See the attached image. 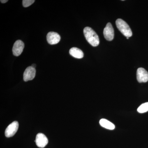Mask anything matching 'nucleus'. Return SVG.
Wrapping results in <instances>:
<instances>
[{"label": "nucleus", "instance_id": "13", "mask_svg": "<svg viewBox=\"0 0 148 148\" xmlns=\"http://www.w3.org/2000/svg\"><path fill=\"white\" fill-rule=\"evenodd\" d=\"M34 0H23L22 1V4L24 7H28L34 3Z\"/></svg>", "mask_w": 148, "mask_h": 148}, {"label": "nucleus", "instance_id": "6", "mask_svg": "<svg viewBox=\"0 0 148 148\" xmlns=\"http://www.w3.org/2000/svg\"><path fill=\"white\" fill-rule=\"evenodd\" d=\"M47 42L49 44H56L58 43L61 40V36L58 33L54 32H50L48 33L47 36Z\"/></svg>", "mask_w": 148, "mask_h": 148}, {"label": "nucleus", "instance_id": "15", "mask_svg": "<svg viewBox=\"0 0 148 148\" xmlns=\"http://www.w3.org/2000/svg\"><path fill=\"white\" fill-rule=\"evenodd\" d=\"M32 67H33V68H35H35H36V64H34L32 65Z\"/></svg>", "mask_w": 148, "mask_h": 148}, {"label": "nucleus", "instance_id": "14", "mask_svg": "<svg viewBox=\"0 0 148 148\" xmlns=\"http://www.w3.org/2000/svg\"><path fill=\"white\" fill-rule=\"evenodd\" d=\"M8 1V0H1V3H3L7 2Z\"/></svg>", "mask_w": 148, "mask_h": 148}, {"label": "nucleus", "instance_id": "4", "mask_svg": "<svg viewBox=\"0 0 148 148\" xmlns=\"http://www.w3.org/2000/svg\"><path fill=\"white\" fill-rule=\"evenodd\" d=\"M103 34L105 38L107 40H112L114 38V30L112 26L110 23H108L106 25L103 31Z\"/></svg>", "mask_w": 148, "mask_h": 148}, {"label": "nucleus", "instance_id": "3", "mask_svg": "<svg viewBox=\"0 0 148 148\" xmlns=\"http://www.w3.org/2000/svg\"><path fill=\"white\" fill-rule=\"evenodd\" d=\"M18 128V122L14 121L8 126L5 130V135L7 138L12 137L16 134Z\"/></svg>", "mask_w": 148, "mask_h": 148}, {"label": "nucleus", "instance_id": "11", "mask_svg": "<svg viewBox=\"0 0 148 148\" xmlns=\"http://www.w3.org/2000/svg\"><path fill=\"white\" fill-rule=\"evenodd\" d=\"M100 124L103 127L110 130L114 129L115 125L113 123L106 119H102L100 121Z\"/></svg>", "mask_w": 148, "mask_h": 148}, {"label": "nucleus", "instance_id": "16", "mask_svg": "<svg viewBox=\"0 0 148 148\" xmlns=\"http://www.w3.org/2000/svg\"><path fill=\"white\" fill-rule=\"evenodd\" d=\"M129 37H127V39H129Z\"/></svg>", "mask_w": 148, "mask_h": 148}, {"label": "nucleus", "instance_id": "2", "mask_svg": "<svg viewBox=\"0 0 148 148\" xmlns=\"http://www.w3.org/2000/svg\"><path fill=\"white\" fill-rule=\"evenodd\" d=\"M116 27L125 36L130 37L132 36V32L130 27L125 21L123 19L118 18L116 21Z\"/></svg>", "mask_w": 148, "mask_h": 148}, {"label": "nucleus", "instance_id": "7", "mask_svg": "<svg viewBox=\"0 0 148 148\" xmlns=\"http://www.w3.org/2000/svg\"><path fill=\"white\" fill-rule=\"evenodd\" d=\"M35 142L38 147L44 148L47 145L48 143V140L44 134L39 133L37 134Z\"/></svg>", "mask_w": 148, "mask_h": 148}, {"label": "nucleus", "instance_id": "1", "mask_svg": "<svg viewBox=\"0 0 148 148\" xmlns=\"http://www.w3.org/2000/svg\"><path fill=\"white\" fill-rule=\"evenodd\" d=\"M84 34L88 42L93 47L99 45V37L94 30L89 27H86L84 29Z\"/></svg>", "mask_w": 148, "mask_h": 148}, {"label": "nucleus", "instance_id": "12", "mask_svg": "<svg viewBox=\"0 0 148 148\" xmlns=\"http://www.w3.org/2000/svg\"><path fill=\"white\" fill-rule=\"evenodd\" d=\"M138 111L140 113H143L148 111V102L143 103L138 108Z\"/></svg>", "mask_w": 148, "mask_h": 148}, {"label": "nucleus", "instance_id": "8", "mask_svg": "<svg viewBox=\"0 0 148 148\" xmlns=\"http://www.w3.org/2000/svg\"><path fill=\"white\" fill-rule=\"evenodd\" d=\"M137 79L140 83L146 82L148 81V73L143 68H139L137 71Z\"/></svg>", "mask_w": 148, "mask_h": 148}, {"label": "nucleus", "instance_id": "9", "mask_svg": "<svg viewBox=\"0 0 148 148\" xmlns=\"http://www.w3.org/2000/svg\"><path fill=\"white\" fill-rule=\"evenodd\" d=\"M24 47V43L20 40H16L12 48V52L15 56H19L22 53Z\"/></svg>", "mask_w": 148, "mask_h": 148}, {"label": "nucleus", "instance_id": "5", "mask_svg": "<svg viewBox=\"0 0 148 148\" xmlns=\"http://www.w3.org/2000/svg\"><path fill=\"white\" fill-rule=\"evenodd\" d=\"M36 71L35 68L32 66L27 67L23 75V78L25 82L32 80L36 76Z\"/></svg>", "mask_w": 148, "mask_h": 148}, {"label": "nucleus", "instance_id": "10", "mask_svg": "<svg viewBox=\"0 0 148 148\" xmlns=\"http://www.w3.org/2000/svg\"><path fill=\"white\" fill-rule=\"evenodd\" d=\"M69 53L74 58H82L84 57V53L82 51L77 47H73L69 51Z\"/></svg>", "mask_w": 148, "mask_h": 148}]
</instances>
